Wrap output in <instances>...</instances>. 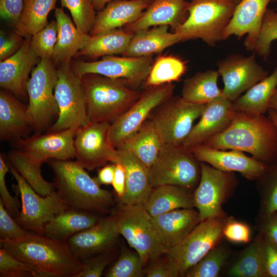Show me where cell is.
<instances>
[{"mask_svg": "<svg viewBox=\"0 0 277 277\" xmlns=\"http://www.w3.org/2000/svg\"><path fill=\"white\" fill-rule=\"evenodd\" d=\"M77 129H67L46 134H35L13 142L15 149L33 163L42 165L48 160H69L75 157L74 138Z\"/></svg>", "mask_w": 277, "mask_h": 277, "instance_id": "cell-18", "label": "cell"}, {"mask_svg": "<svg viewBox=\"0 0 277 277\" xmlns=\"http://www.w3.org/2000/svg\"><path fill=\"white\" fill-rule=\"evenodd\" d=\"M9 171V164L8 160L5 159L2 154L0 155V194L4 206L15 220L19 215L21 210L19 201L17 196H13L9 193L7 187L5 177Z\"/></svg>", "mask_w": 277, "mask_h": 277, "instance_id": "cell-49", "label": "cell"}, {"mask_svg": "<svg viewBox=\"0 0 277 277\" xmlns=\"http://www.w3.org/2000/svg\"><path fill=\"white\" fill-rule=\"evenodd\" d=\"M57 0H24L20 19L15 32L25 37L33 35L48 24L50 12L56 8Z\"/></svg>", "mask_w": 277, "mask_h": 277, "instance_id": "cell-37", "label": "cell"}, {"mask_svg": "<svg viewBox=\"0 0 277 277\" xmlns=\"http://www.w3.org/2000/svg\"><path fill=\"white\" fill-rule=\"evenodd\" d=\"M154 61L152 55L142 57L103 56L93 62L75 63L71 68L81 77L87 74H97L119 80L132 88L145 82Z\"/></svg>", "mask_w": 277, "mask_h": 277, "instance_id": "cell-14", "label": "cell"}, {"mask_svg": "<svg viewBox=\"0 0 277 277\" xmlns=\"http://www.w3.org/2000/svg\"><path fill=\"white\" fill-rule=\"evenodd\" d=\"M54 92L59 113L49 132L77 129L89 123L82 82L70 64L60 65L56 69Z\"/></svg>", "mask_w": 277, "mask_h": 277, "instance_id": "cell-9", "label": "cell"}, {"mask_svg": "<svg viewBox=\"0 0 277 277\" xmlns=\"http://www.w3.org/2000/svg\"><path fill=\"white\" fill-rule=\"evenodd\" d=\"M16 32L8 33L1 31L0 61H3L15 54L22 47L24 41Z\"/></svg>", "mask_w": 277, "mask_h": 277, "instance_id": "cell-54", "label": "cell"}, {"mask_svg": "<svg viewBox=\"0 0 277 277\" xmlns=\"http://www.w3.org/2000/svg\"><path fill=\"white\" fill-rule=\"evenodd\" d=\"M262 238L263 263L266 276L277 277V247L264 234Z\"/></svg>", "mask_w": 277, "mask_h": 277, "instance_id": "cell-53", "label": "cell"}, {"mask_svg": "<svg viewBox=\"0 0 277 277\" xmlns=\"http://www.w3.org/2000/svg\"><path fill=\"white\" fill-rule=\"evenodd\" d=\"M182 42L179 35L169 31V26H155L133 33L123 56L142 57L151 56Z\"/></svg>", "mask_w": 277, "mask_h": 277, "instance_id": "cell-30", "label": "cell"}, {"mask_svg": "<svg viewBox=\"0 0 277 277\" xmlns=\"http://www.w3.org/2000/svg\"><path fill=\"white\" fill-rule=\"evenodd\" d=\"M172 83L148 87L137 100L123 114L110 123L108 137L111 145L117 149L133 135L149 119L152 112L172 96Z\"/></svg>", "mask_w": 277, "mask_h": 277, "instance_id": "cell-13", "label": "cell"}, {"mask_svg": "<svg viewBox=\"0 0 277 277\" xmlns=\"http://www.w3.org/2000/svg\"><path fill=\"white\" fill-rule=\"evenodd\" d=\"M31 37H26L21 48L0 63V86L21 97L25 96L29 75L38 57L30 46Z\"/></svg>", "mask_w": 277, "mask_h": 277, "instance_id": "cell-23", "label": "cell"}, {"mask_svg": "<svg viewBox=\"0 0 277 277\" xmlns=\"http://www.w3.org/2000/svg\"><path fill=\"white\" fill-rule=\"evenodd\" d=\"M56 69L49 58L40 59L31 72L27 91L29 97L28 110L33 131L41 133L48 128L59 109L54 95Z\"/></svg>", "mask_w": 277, "mask_h": 277, "instance_id": "cell-8", "label": "cell"}, {"mask_svg": "<svg viewBox=\"0 0 277 277\" xmlns=\"http://www.w3.org/2000/svg\"><path fill=\"white\" fill-rule=\"evenodd\" d=\"M9 164V172L17 182L16 189L21 201V211L15 220L26 230L44 234L45 225L56 215L69 208L55 190L44 196L37 193L15 168Z\"/></svg>", "mask_w": 277, "mask_h": 277, "instance_id": "cell-12", "label": "cell"}, {"mask_svg": "<svg viewBox=\"0 0 277 277\" xmlns=\"http://www.w3.org/2000/svg\"><path fill=\"white\" fill-rule=\"evenodd\" d=\"M54 15L58 33L51 60L56 64H70L71 58L86 47L90 35L78 29L63 8H56Z\"/></svg>", "mask_w": 277, "mask_h": 277, "instance_id": "cell-29", "label": "cell"}, {"mask_svg": "<svg viewBox=\"0 0 277 277\" xmlns=\"http://www.w3.org/2000/svg\"><path fill=\"white\" fill-rule=\"evenodd\" d=\"M188 0H153L141 16L125 26L132 33L158 26H170L173 30L181 25L188 14Z\"/></svg>", "mask_w": 277, "mask_h": 277, "instance_id": "cell-24", "label": "cell"}, {"mask_svg": "<svg viewBox=\"0 0 277 277\" xmlns=\"http://www.w3.org/2000/svg\"><path fill=\"white\" fill-rule=\"evenodd\" d=\"M236 5L229 0H192L185 21L174 31L182 41L201 39L213 47L224 33Z\"/></svg>", "mask_w": 277, "mask_h": 277, "instance_id": "cell-5", "label": "cell"}, {"mask_svg": "<svg viewBox=\"0 0 277 277\" xmlns=\"http://www.w3.org/2000/svg\"><path fill=\"white\" fill-rule=\"evenodd\" d=\"M33 131L27 106L12 93L0 91V138L13 142Z\"/></svg>", "mask_w": 277, "mask_h": 277, "instance_id": "cell-27", "label": "cell"}, {"mask_svg": "<svg viewBox=\"0 0 277 277\" xmlns=\"http://www.w3.org/2000/svg\"><path fill=\"white\" fill-rule=\"evenodd\" d=\"M249 226L233 219H227L223 229V235L229 241L237 243H247L250 240Z\"/></svg>", "mask_w": 277, "mask_h": 277, "instance_id": "cell-52", "label": "cell"}, {"mask_svg": "<svg viewBox=\"0 0 277 277\" xmlns=\"http://www.w3.org/2000/svg\"><path fill=\"white\" fill-rule=\"evenodd\" d=\"M226 251L221 247H214L198 263L186 273V277H216L227 258Z\"/></svg>", "mask_w": 277, "mask_h": 277, "instance_id": "cell-42", "label": "cell"}, {"mask_svg": "<svg viewBox=\"0 0 277 277\" xmlns=\"http://www.w3.org/2000/svg\"><path fill=\"white\" fill-rule=\"evenodd\" d=\"M114 248L81 260L83 267L76 277H100L115 257Z\"/></svg>", "mask_w": 277, "mask_h": 277, "instance_id": "cell-48", "label": "cell"}, {"mask_svg": "<svg viewBox=\"0 0 277 277\" xmlns=\"http://www.w3.org/2000/svg\"><path fill=\"white\" fill-rule=\"evenodd\" d=\"M235 277L266 276L263 263L262 238H259L243 252L229 270Z\"/></svg>", "mask_w": 277, "mask_h": 277, "instance_id": "cell-40", "label": "cell"}, {"mask_svg": "<svg viewBox=\"0 0 277 277\" xmlns=\"http://www.w3.org/2000/svg\"><path fill=\"white\" fill-rule=\"evenodd\" d=\"M188 148L200 162L221 171L239 172L248 180H258L266 173L270 165L239 150H220L203 145Z\"/></svg>", "mask_w": 277, "mask_h": 277, "instance_id": "cell-19", "label": "cell"}, {"mask_svg": "<svg viewBox=\"0 0 277 277\" xmlns=\"http://www.w3.org/2000/svg\"><path fill=\"white\" fill-rule=\"evenodd\" d=\"M200 180L193 192V199L201 221L224 217L222 206L237 184L234 174L218 170L204 162H200Z\"/></svg>", "mask_w": 277, "mask_h": 277, "instance_id": "cell-15", "label": "cell"}, {"mask_svg": "<svg viewBox=\"0 0 277 277\" xmlns=\"http://www.w3.org/2000/svg\"><path fill=\"white\" fill-rule=\"evenodd\" d=\"M144 265L138 253L124 247L117 260L107 271L106 277H142Z\"/></svg>", "mask_w": 277, "mask_h": 277, "instance_id": "cell-41", "label": "cell"}, {"mask_svg": "<svg viewBox=\"0 0 277 277\" xmlns=\"http://www.w3.org/2000/svg\"><path fill=\"white\" fill-rule=\"evenodd\" d=\"M263 234L277 247V212L265 215Z\"/></svg>", "mask_w": 277, "mask_h": 277, "instance_id": "cell-57", "label": "cell"}, {"mask_svg": "<svg viewBox=\"0 0 277 277\" xmlns=\"http://www.w3.org/2000/svg\"><path fill=\"white\" fill-rule=\"evenodd\" d=\"M188 1H192V0H188Z\"/></svg>", "mask_w": 277, "mask_h": 277, "instance_id": "cell-64", "label": "cell"}, {"mask_svg": "<svg viewBox=\"0 0 277 277\" xmlns=\"http://www.w3.org/2000/svg\"><path fill=\"white\" fill-rule=\"evenodd\" d=\"M144 0H114L96 15L89 35H95L119 29L138 19L148 7Z\"/></svg>", "mask_w": 277, "mask_h": 277, "instance_id": "cell-28", "label": "cell"}, {"mask_svg": "<svg viewBox=\"0 0 277 277\" xmlns=\"http://www.w3.org/2000/svg\"><path fill=\"white\" fill-rule=\"evenodd\" d=\"M227 221L224 216L201 221L181 243L166 251L178 276H185L191 267L216 246L223 236Z\"/></svg>", "mask_w": 277, "mask_h": 277, "instance_id": "cell-10", "label": "cell"}, {"mask_svg": "<svg viewBox=\"0 0 277 277\" xmlns=\"http://www.w3.org/2000/svg\"><path fill=\"white\" fill-rule=\"evenodd\" d=\"M200 177V162L183 145L164 144L157 159L149 168L152 188L172 185L191 191L197 187Z\"/></svg>", "mask_w": 277, "mask_h": 277, "instance_id": "cell-7", "label": "cell"}, {"mask_svg": "<svg viewBox=\"0 0 277 277\" xmlns=\"http://www.w3.org/2000/svg\"><path fill=\"white\" fill-rule=\"evenodd\" d=\"M110 125L108 122H89L76 130L75 157L85 169L91 171L113 162L116 149L109 140Z\"/></svg>", "mask_w": 277, "mask_h": 277, "instance_id": "cell-16", "label": "cell"}, {"mask_svg": "<svg viewBox=\"0 0 277 277\" xmlns=\"http://www.w3.org/2000/svg\"><path fill=\"white\" fill-rule=\"evenodd\" d=\"M186 70V64L180 58L173 55L160 56L154 61L145 85L151 87L172 83L179 81Z\"/></svg>", "mask_w": 277, "mask_h": 277, "instance_id": "cell-39", "label": "cell"}, {"mask_svg": "<svg viewBox=\"0 0 277 277\" xmlns=\"http://www.w3.org/2000/svg\"><path fill=\"white\" fill-rule=\"evenodd\" d=\"M148 5L150 4L153 0H144Z\"/></svg>", "mask_w": 277, "mask_h": 277, "instance_id": "cell-63", "label": "cell"}, {"mask_svg": "<svg viewBox=\"0 0 277 277\" xmlns=\"http://www.w3.org/2000/svg\"><path fill=\"white\" fill-rule=\"evenodd\" d=\"M57 22L53 20L32 35L30 46L38 58L52 59L57 41Z\"/></svg>", "mask_w": 277, "mask_h": 277, "instance_id": "cell-44", "label": "cell"}, {"mask_svg": "<svg viewBox=\"0 0 277 277\" xmlns=\"http://www.w3.org/2000/svg\"><path fill=\"white\" fill-rule=\"evenodd\" d=\"M0 245L38 277H76L83 267L67 242L45 234L29 232L18 239L0 240Z\"/></svg>", "mask_w": 277, "mask_h": 277, "instance_id": "cell-1", "label": "cell"}, {"mask_svg": "<svg viewBox=\"0 0 277 277\" xmlns=\"http://www.w3.org/2000/svg\"><path fill=\"white\" fill-rule=\"evenodd\" d=\"M103 216L97 214L68 208L56 215L45 226L44 234L67 242L76 233L95 224Z\"/></svg>", "mask_w": 277, "mask_h": 277, "instance_id": "cell-31", "label": "cell"}, {"mask_svg": "<svg viewBox=\"0 0 277 277\" xmlns=\"http://www.w3.org/2000/svg\"><path fill=\"white\" fill-rule=\"evenodd\" d=\"M125 29H117L102 34L90 35L86 47L77 55L91 58L123 54L127 50L133 36Z\"/></svg>", "mask_w": 277, "mask_h": 277, "instance_id": "cell-36", "label": "cell"}, {"mask_svg": "<svg viewBox=\"0 0 277 277\" xmlns=\"http://www.w3.org/2000/svg\"><path fill=\"white\" fill-rule=\"evenodd\" d=\"M229 1L234 3L235 5H237L238 3H239L241 1V0H229Z\"/></svg>", "mask_w": 277, "mask_h": 277, "instance_id": "cell-62", "label": "cell"}, {"mask_svg": "<svg viewBox=\"0 0 277 277\" xmlns=\"http://www.w3.org/2000/svg\"><path fill=\"white\" fill-rule=\"evenodd\" d=\"M114 217L103 216L93 226L80 231L67 243L80 260L114 248L119 235Z\"/></svg>", "mask_w": 277, "mask_h": 277, "instance_id": "cell-20", "label": "cell"}, {"mask_svg": "<svg viewBox=\"0 0 277 277\" xmlns=\"http://www.w3.org/2000/svg\"><path fill=\"white\" fill-rule=\"evenodd\" d=\"M1 277H38L25 263L14 258L7 250L0 248Z\"/></svg>", "mask_w": 277, "mask_h": 277, "instance_id": "cell-46", "label": "cell"}, {"mask_svg": "<svg viewBox=\"0 0 277 277\" xmlns=\"http://www.w3.org/2000/svg\"><path fill=\"white\" fill-rule=\"evenodd\" d=\"M277 88V65L267 76L241 95L233 103L236 111L265 114L269 109L271 99Z\"/></svg>", "mask_w": 277, "mask_h": 277, "instance_id": "cell-34", "label": "cell"}, {"mask_svg": "<svg viewBox=\"0 0 277 277\" xmlns=\"http://www.w3.org/2000/svg\"><path fill=\"white\" fill-rule=\"evenodd\" d=\"M60 2L62 7L69 10L77 28L89 34L96 15L92 0H60Z\"/></svg>", "mask_w": 277, "mask_h": 277, "instance_id": "cell-43", "label": "cell"}, {"mask_svg": "<svg viewBox=\"0 0 277 277\" xmlns=\"http://www.w3.org/2000/svg\"><path fill=\"white\" fill-rule=\"evenodd\" d=\"M144 272L147 277H177L172 261L167 253L149 261L144 267Z\"/></svg>", "mask_w": 277, "mask_h": 277, "instance_id": "cell-51", "label": "cell"}, {"mask_svg": "<svg viewBox=\"0 0 277 277\" xmlns=\"http://www.w3.org/2000/svg\"><path fill=\"white\" fill-rule=\"evenodd\" d=\"M115 172L112 185L118 200L125 195L126 187V177L124 167L120 163H115Z\"/></svg>", "mask_w": 277, "mask_h": 277, "instance_id": "cell-56", "label": "cell"}, {"mask_svg": "<svg viewBox=\"0 0 277 277\" xmlns=\"http://www.w3.org/2000/svg\"><path fill=\"white\" fill-rule=\"evenodd\" d=\"M115 164H106L101 168L96 177V181L101 185H111L114 175Z\"/></svg>", "mask_w": 277, "mask_h": 277, "instance_id": "cell-58", "label": "cell"}, {"mask_svg": "<svg viewBox=\"0 0 277 277\" xmlns=\"http://www.w3.org/2000/svg\"><path fill=\"white\" fill-rule=\"evenodd\" d=\"M152 219L166 251L181 243L201 222L199 212L193 208L174 210Z\"/></svg>", "mask_w": 277, "mask_h": 277, "instance_id": "cell-26", "label": "cell"}, {"mask_svg": "<svg viewBox=\"0 0 277 277\" xmlns=\"http://www.w3.org/2000/svg\"><path fill=\"white\" fill-rule=\"evenodd\" d=\"M269 109H273L277 112V88L271 99Z\"/></svg>", "mask_w": 277, "mask_h": 277, "instance_id": "cell-60", "label": "cell"}, {"mask_svg": "<svg viewBox=\"0 0 277 277\" xmlns=\"http://www.w3.org/2000/svg\"><path fill=\"white\" fill-rule=\"evenodd\" d=\"M277 39V12L267 8L261 24L254 52L267 58L269 56L272 42Z\"/></svg>", "mask_w": 277, "mask_h": 277, "instance_id": "cell-45", "label": "cell"}, {"mask_svg": "<svg viewBox=\"0 0 277 277\" xmlns=\"http://www.w3.org/2000/svg\"><path fill=\"white\" fill-rule=\"evenodd\" d=\"M53 184L69 208L104 216L114 206L112 193L101 188L77 162L50 159Z\"/></svg>", "mask_w": 277, "mask_h": 277, "instance_id": "cell-3", "label": "cell"}, {"mask_svg": "<svg viewBox=\"0 0 277 277\" xmlns=\"http://www.w3.org/2000/svg\"><path fill=\"white\" fill-rule=\"evenodd\" d=\"M111 213L119 234L138 253L144 267L149 261L166 252L155 229L152 216L144 205L118 203Z\"/></svg>", "mask_w": 277, "mask_h": 277, "instance_id": "cell-6", "label": "cell"}, {"mask_svg": "<svg viewBox=\"0 0 277 277\" xmlns=\"http://www.w3.org/2000/svg\"><path fill=\"white\" fill-rule=\"evenodd\" d=\"M24 8V0H0L1 18L14 27L18 23Z\"/></svg>", "mask_w": 277, "mask_h": 277, "instance_id": "cell-55", "label": "cell"}, {"mask_svg": "<svg viewBox=\"0 0 277 277\" xmlns=\"http://www.w3.org/2000/svg\"><path fill=\"white\" fill-rule=\"evenodd\" d=\"M113 163L124 168L126 187L124 196L118 200L122 204L145 205L152 188L149 181V168L131 152L117 149Z\"/></svg>", "mask_w": 277, "mask_h": 277, "instance_id": "cell-25", "label": "cell"}, {"mask_svg": "<svg viewBox=\"0 0 277 277\" xmlns=\"http://www.w3.org/2000/svg\"><path fill=\"white\" fill-rule=\"evenodd\" d=\"M272 0H241L235 8L224 33V40L231 35L239 38L247 34L246 49L254 51L261 24L269 3Z\"/></svg>", "mask_w": 277, "mask_h": 277, "instance_id": "cell-22", "label": "cell"}, {"mask_svg": "<svg viewBox=\"0 0 277 277\" xmlns=\"http://www.w3.org/2000/svg\"><path fill=\"white\" fill-rule=\"evenodd\" d=\"M268 113V116L272 120L277 129V112L273 109H269Z\"/></svg>", "mask_w": 277, "mask_h": 277, "instance_id": "cell-61", "label": "cell"}, {"mask_svg": "<svg viewBox=\"0 0 277 277\" xmlns=\"http://www.w3.org/2000/svg\"><path fill=\"white\" fill-rule=\"evenodd\" d=\"M235 112L232 102L223 95L208 103L182 145L187 148L202 145L222 133L229 126Z\"/></svg>", "mask_w": 277, "mask_h": 277, "instance_id": "cell-21", "label": "cell"}, {"mask_svg": "<svg viewBox=\"0 0 277 277\" xmlns=\"http://www.w3.org/2000/svg\"><path fill=\"white\" fill-rule=\"evenodd\" d=\"M88 122L111 123L125 112L141 94L123 82L97 74L80 77Z\"/></svg>", "mask_w": 277, "mask_h": 277, "instance_id": "cell-4", "label": "cell"}, {"mask_svg": "<svg viewBox=\"0 0 277 277\" xmlns=\"http://www.w3.org/2000/svg\"><path fill=\"white\" fill-rule=\"evenodd\" d=\"M216 65L224 83L222 95L232 102L269 75L257 63L254 54L248 56L232 54L219 61Z\"/></svg>", "mask_w": 277, "mask_h": 277, "instance_id": "cell-17", "label": "cell"}, {"mask_svg": "<svg viewBox=\"0 0 277 277\" xmlns=\"http://www.w3.org/2000/svg\"><path fill=\"white\" fill-rule=\"evenodd\" d=\"M202 145L220 150H236L271 165L277 162V129L265 114L236 111L229 126Z\"/></svg>", "mask_w": 277, "mask_h": 277, "instance_id": "cell-2", "label": "cell"}, {"mask_svg": "<svg viewBox=\"0 0 277 277\" xmlns=\"http://www.w3.org/2000/svg\"><path fill=\"white\" fill-rule=\"evenodd\" d=\"M29 232L21 226L10 215L0 198V240L18 239Z\"/></svg>", "mask_w": 277, "mask_h": 277, "instance_id": "cell-50", "label": "cell"}, {"mask_svg": "<svg viewBox=\"0 0 277 277\" xmlns=\"http://www.w3.org/2000/svg\"><path fill=\"white\" fill-rule=\"evenodd\" d=\"M219 76L217 70L212 69L196 73L184 81L182 97L192 104L206 105L223 95L217 85Z\"/></svg>", "mask_w": 277, "mask_h": 277, "instance_id": "cell-35", "label": "cell"}, {"mask_svg": "<svg viewBox=\"0 0 277 277\" xmlns=\"http://www.w3.org/2000/svg\"><path fill=\"white\" fill-rule=\"evenodd\" d=\"M258 180L265 191V215L277 212V162L269 166L266 173Z\"/></svg>", "mask_w": 277, "mask_h": 277, "instance_id": "cell-47", "label": "cell"}, {"mask_svg": "<svg viewBox=\"0 0 277 277\" xmlns=\"http://www.w3.org/2000/svg\"><path fill=\"white\" fill-rule=\"evenodd\" d=\"M8 161L37 193L46 196L55 189L53 183L46 181L41 173V166L32 162L23 152L14 149L8 154Z\"/></svg>", "mask_w": 277, "mask_h": 277, "instance_id": "cell-38", "label": "cell"}, {"mask_svg": "<svg viewBox=\"0 0 277 277\" xmlns=\"http://www.w3.org/2000/svg\"><path fill=\"white\" fill-rule=\"evenodd\" d=\"M144 206L152 217L178 209L193 208V193L177 186H159L152 188Z\"/></svg>", "mask_w": 277, "mask_h": 277, "instance_id": "cell-32", "label": "cell"}, {"mask_svg": "<svg viewBox=\"0 0 277 277\" xmlns=\"http://www.w3.org/2000/svg\"><path fill=\"white\" fill-rule=\"evenodd\" d=\"M114 0H92L93 6L95 10H102L110 2Z\"/></svg>", "mask_w": 277, "mask_h": 277, "instance_id": "cell-59", "label": "cell"}, {"mask_svg": "<svg viewBox=\"0 0 277 277\" xmlns=\"http://www.w3.org/2000/svg\"><path fill=\"white\" fill-rule=\"evenodd\" d=\"M206 105L188 102L181 96H172L159 106L149 119L164 144L180 145L190 133L194 122L200 117Z\"/></svg>", "mask_w": 277, "mask_h": 277, "instance_id": "cell-11", "label": "cell"}, {"mask_svg": "<svg viewBox=\"0 0 277 277\" xmlns=\"http://www.w3.org/2000/svg\"><path fill=\"white\" fill-rule=\"evenodd\" d=\"M164 143L150 119L117 149L129 151L148 168L157 159Z\"/></svg>", "mask_w": 277, "mask_h": 277, "instance_id": "cell-33", "label": "cell"}]
</instances>
